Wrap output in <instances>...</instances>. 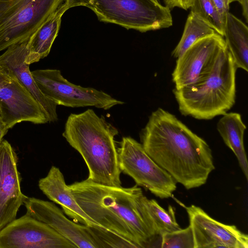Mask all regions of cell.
Instances as JSON below:
<instances>
[{
	"instance_id": "6da1fadb",
	"label": "cell",
	"mask_w": 248,
	"mask_h": 248,
	"mask_svg": "<svg viewBox=\"0 0 248 248\" xmlns=\"http://www.w3.org/2000/svg\"><path fill=\"white\" fill-rule=\"evenodd\" d=\"M140 136L147 154L187 189L204 185L215 170L207 143L162 108L152 112Z\"/></svg>"
},
{
	"instance_id": "7a4b0ae2",
	"label": "cell",
	"mask_w": 248,
	"mask_h": 248,
	"mask_svg": "<svg viewBox=\"0 0 248 248\" xmlns=\"http://www.w3.org/2000/svg\"><path fill=\"white\" fill-rule=\"evenodd\" d=\"M68 186L83 211L102 227L138 248L149 247L156 237L142 203L144 194L137 185L128 188L111 186L86 179Z\"/></svg>"
},
{
	"instance_id": "3957f363",
	"label": "cell",
	"mask_w": 248,
	"mask_h": 248,
	"mask_svg": "<svg viewBox=\"0 0 248 248\" xmlns=\"http://www.w3.org/2000/svg\"><path fill=\"white\" fill-rule=\"evenodd\" d=\"M118 129L89 108L71 113L62 136L84 159L89 170L87 179L97 184L120 187L121 171L115 137Z\"/></svg>"
},
{
	"instance_id": "277c9868",
	"label": "cell",
	"mask_w": 248,
	"mask_h": 248,
	"mask_svg": "<svg viewBox=\"0 0 248 248\" xmlns=\"http://www.w3.org/2000/svg\"><path fill=\"white\" fill-rule=\"evenodd\" d=\"M237 69L226 48L208 73L173 90L181 113L198 120H210L227 113L235 102Z\"/></svg>"
},
{
	"instance_id": "5b68a950",
	"label": "cell",
	"mask_w": 248,
	"mask_h": 248,
	"mask_svg": "<svg viewBox=\"0 0 248 248\" xmlns=\"http://www.w3.org/2000/svg\"><path fill=\"white\" fill-rule=\"evenodd\" d=\"M92 10L100 21L141 32L172 25L170 9L154 0H79L77 6Z\"/></svg>"
},
{
	"instance_id": "8992f818",
	"label": "cell",
	"mask_w": 248,
	"mask_h": 248,
	"mask_svg": "<svg viewBox=\"0 0 248 248\" xmlns=\"http://www.w3.org/2000/svg\"><path fill=\"white\" fill-rule=\"evenodd\" d=\"M63 0H0V52L28 41Z\"/></svg>"
},
{
	"instance_id": "52a82bcc",
	"label": "cell",
	"mask_w": 248,
	"mask_h": 248,
	"mask_svg": "<svg viewBox=\"0 0 248 248\" xmlns=\"http://www.w3.org/2000/svg\"><path fill=\"white\" fill-rule=\"evenodd\" d=\"M117 149L121 172L130 176L137 186L160 199L172 196L176 182L147 154L141 143L130 137H124Z\"/></svg>"
},
{
	"instance_id": "ba28073f",
	"label": "cell",
	"mask_w": 248,
	"mask_h": 248,
	"mask_svg": "<svg viewBox=\"0 0 248 248\" xmlns=\"http://www.w3.org/2000/svg\"><path fill=\"white\" fill-rule=\"evenodd\" d=\"M31 73L41 92L57 106L94 107L108 110L124 103L102 91L69 82L58 69H39Z\"/></svg>"
},
{
	"instance_id": "9c48e42d",
	"label": "cell",
	"mask_w": 248,
	"mask_h": 248,
	"mask_svg": "<svg viewBox=\"0 0 248 248\" xmlns=\"http://www.w3.org/2000/svg\"><path fill=\"white\" fill-rule=\"evenodd\" d=\"M0 120L8 129L22 122H48L46 114L32 95L14 77L0 69Z\"/></svg>"
},
{
	"instance_id": "30bf717a",
	"label": "cell",
	"mask_w": 248,
	"mask_h": 248,
	"mask_svg": "<svg viewBox=\"0 0 248 248\" xmlns=\"http://www.w3.org/2000/svg\"><path fill=\"white\" fill-rule=\"evenodd\" d=\"M226 48L224 37L217 33L194 43L177 59L172 73L175 88L189 85L208 73Z\"/></svg>"
},
{
	"instance_id": "8fae6325",
	"label": "cell",
	"mask_w": 248,
	"mask_h": 248,
	"mask_svg": "<svg viewBox=\"0 0 248 248\" xmlns=\"http://www.w3.org/2000/svg\"><path fill=\"white\" fill-rule=\"evenodd\" d=\"M46 224L26 214L0 230V248H76Z\"/></svg>"
},
{
	"instance_id": "7c38bea8",
	"label": "cell",
	"mask_w": 248,
	"mask_h": 248,
	"mask_svg": "<svg viewBox=\"0 0 248 248\" xmlns=\"http://www.w3.org/2000/svg\"><path fill=\"white\" fill-rule=\"evenodd\" d=\"M194 239V248H248V236L233 225L217 221L200 207H186Z\"/></svg>"
},
{
	"instance_id": "4fadbf2b",
	"label": "cell",
	"mask_w": 248,
	"mask_h": 248,
	"mask_svg": "<svg viewBox=\"0 0 248 248\" xmlns=\"http://www.w3.org/2000/svg\"><path fill=\"white\" fill-rule=\"evenodd\" d=\"M24 204L27 214L47 225L76 248H99L90 226L70 220L53 202L28 197Z\"/></svg>"
},
{
	"instance_id": "5bb4252c",
	"label": "cell",
	"mask_w": 248,
	"mask_h": 248,
	"mask_svg": "<svg viewBox=\"0 0 248 248\" xmlns=\"http://www.w3.org/2000/svg\"><path fill=\"white\" fill-rule=\"evenodd\" d=\"M17 155L6 140L0 143V230L16 218L28 197L21 190Z\"/></svg>"
},
{
	"instance_id": "9a60e30c",
	"label": "cell",
	"mask_w": 248,
	"mask_h": 248,
	"mask_svg": "<svg viewBox=\"0 0 248 248\" xmlns=\"http://www.w3.org/2000/svg\"><path fill=\"white\" fill-rule=\"evenodd\" d=\"M27 42L8 47L0 56V69L16 78L32 95L44 109L48 122H55L58 119L57 105L41 92L29 69V65L25 62Z\"/></svg>"
},
{
	"instance_id": "2e32d148",
	"label": "cell",
	"mask_w": 248,
	"mask_h": 248,
	"mask_svg": "<svg viewBox=\"0 0 248 248\" xmlns=\"http://www.w3.org/2000/svg\"><path fill=\"white\" fill-rule=\"evenodd\" d=\"M38 186L42 192L50 200L59 204L64 213L74 222L88 226L102 227L80 207L59 168L52 166L47 175L39 180Z\"/></svg>"
},
{
	"instance_id": "e0dca14e",
	"label": "cell",
	"mask_w": 248,
	"mask_h": 248,
	"mask_svg": "<svg viewBox=\"0 0 248 248\" xmlns=\"http://www.w3.org/2000/svg\"><path fill=\"white\" fill-rule=\"evenodd\" d=\"M69 7L64 2L48 17L27 42L28 55L25 62L29 65L46 57L56 38L61 23V18Z\"/></svg>"
},
{
	"instance_id": "ac0fdd59",
	"label": "cell",
	"mask_w": 248,
	"mask_h": 248,
	"mask_svg": "<svg viewBox=\"0 0 248 248\" xmlns=\"http://www.w3.org/2000/svg\"><path fill=\"white\" fill-rule=\"evenodd\" d=\"M217 129L225 144L233 152L247 180L248 162L244 144L246 125L241 115L237 112H227L217 124Z\"/></svg>"
},
{
	"instance_id": "d6986e66",
	"label": "cell",
	"mask_w": 248,
	"mask_h": 248,
	"mask_svg": "<svg viewBox=\"0 0 248 248\" xmlns=\"http://www.w3.org/2000/svg\"><path fill=\"white\" fill-rule=\"evenodd\" d=\"M237 68L248 71V28L229 12L226 15L223 37Z\"/></svg>"
},
{
	"instance_id": "ffe728a7",
	"label": "cell",
	"mask_w": 248,
	"mask_h": 248,
	"mask_svg": "<svg viewBox=\"0 0 248 248\" xmlns=\"http://www.w3.org/2000/svg\"><path fill=\"white\" fill-rule=\"evenodd\" d=\"M142 201L151 227L156 236L181 229L176 219L175 209L172 206L169 205L167 211L156 201L149 200L144 195Z\"/></svg>"
},
{
	"instance_id": "44dd1931",
	"label": "cell",
	"mask_w": 248,
	"mask_h": 248,
	"mask_svg": "<svg viewBox=\"0 0 248 248\" xmlns=\"http://www.w3.org/2000/svg\"><path fill=\"white\" fill-rule=\"evenodd\" d=\"M217 33L212 28L190 12L187 18L182 37L171 53L177 59L199 40Z\"/></svg>"
},
{
	"instance_id": "7402d4cb",
	"label": "cell",
	"mask_w": 248,
	"mask_h": 248,
	"mask_svg": "<svg viewBox=\"0 0 248 248\" xmlns=\"http://www.w3.org/2000/svg\"><path fill=\"white\" fill-rule=\"evenodd\" d=\"M190 8V12L223 37L225 21L220 16L212 0H194Z\"/></svg>"
},
{
	"instance_id": "603a6c76",
	"label": "cell",
	"mask_w": 248,
	"mask_h": 248,
	"mask_svg": "<svg viewBox=\"0 0 248 248\" xmlns=\"http://www.w3.org/2000/svg\"><path fill=\"white\" fill-rule=\"evenodd\" d=\"M161 248H194L192 230L189 225L185 229L165 233L160 235Z\"/></svg>"
},
{
	"instance_id": "cb8c5ba5",
	"label": "cell",
	"mask_w": 248,
	"mask_h": 248,
	"mask_svg": "<svg viewBox=\"0 0 248 248\" xmlns=\"http://www.w3.org/2000/svg\"><path fill=\"white\" fill-rule=\"evenodd\" d=\"M99 248H138L132 242L109 230L102 227L90 226Z\"/></svg>"
},
{
	"instance_id": "d4e9b609",
	"label": "cell",
	"mask_w": 248,
	"mask_h": 248,
	"mask_svg": "<svg viewBox=\"0 0 248 248\" xmlns=\"http://www.w3.org/2000/svg\"><path fill=\"white\" fill-rule=\"evenodd\" d=\"M194 0H163L165 6L170 10L178 7L187 10L191 7Z\"/></svg>"
},
{
	"instance_id": "484cf974",
	"label": "cell",
	"mask_w": 248,
	"mask_h": 248,
	"mask_svg": "<svg viewBox=\"0 0 248 248\" xmlns=\"http://www.w3.org/2000/svg\"><path fill=\"white\" fill-rule=\"evenodd\" d=\"M218 12L222 18L226 21V15L229 12L230 5L233 1L238 0H212Z\"/></svg>"
},
{
	"instance_id": "4316f807",
	"label": "cell",
	"mask_w": 248,
	"mask_h": 248,
	"mask_svg": "<svg viewBox=\"0 0 248 248\" xmlns=\"http://www.w3.org/2000/svg\"><path fill=\"white\" fill-rule=\"evenodd\" d=\"M242 8V14L247 22L248 21V0H238Z\"/></svg>"
},
{
	"instance_id": "83f0119b",
	"label": "cell",
	"mask_w": 248,
	"mask_h": 248,
	"mask_svg": "<svg viewBox=\"0 0 248 248\" xmlns=\"http://www.w3.org/2000/svg\"><path fill=\"white\" fill-rule=\"evenodd\" d=\"M8 130L9 129L6 127L0 119V143L2 140L3 137L7 133Z\"/></svg>"
},
{
	"instance_id": "f1b7e54d",
	"label": "cell",
	"mask_w": 248,
	"mask_h": 248,
	"mask_svg": "<svg viewBox=\"0 0 248 248\" xmlns=\"http://www.w3.org/2000/svg\"><path fill=\"white\" fill-rule=\"evenodd\" d=\"M64 3H65L69 8L77 6V2L79 0H63Z\"/></svg>"
},
{
	"instance_id": "f546056e",
	"label": "cell",
	"mask_w": 248,
	"mask_h": 248,
	"mask_svg": "<svg viewBox=\"0 0 248 248\" xmlns=\"http://www.w3.org/2000/svg\"><path fill=\"white\" fill-rule=\"evenodd\" d=\"M155 0V1H157V0Z\"/></svg>"
},
{
	"instance_id": "4dcf8cb0",
	"label": "cell",
	"mask_w": 248,
	"mask_h": 248,
	"mask_svg": "<svg viewBox=\"0 0 248 248\" xmlns=\"http://www.w3.org/2000/svg\"></svg>"
}]
</instances>
